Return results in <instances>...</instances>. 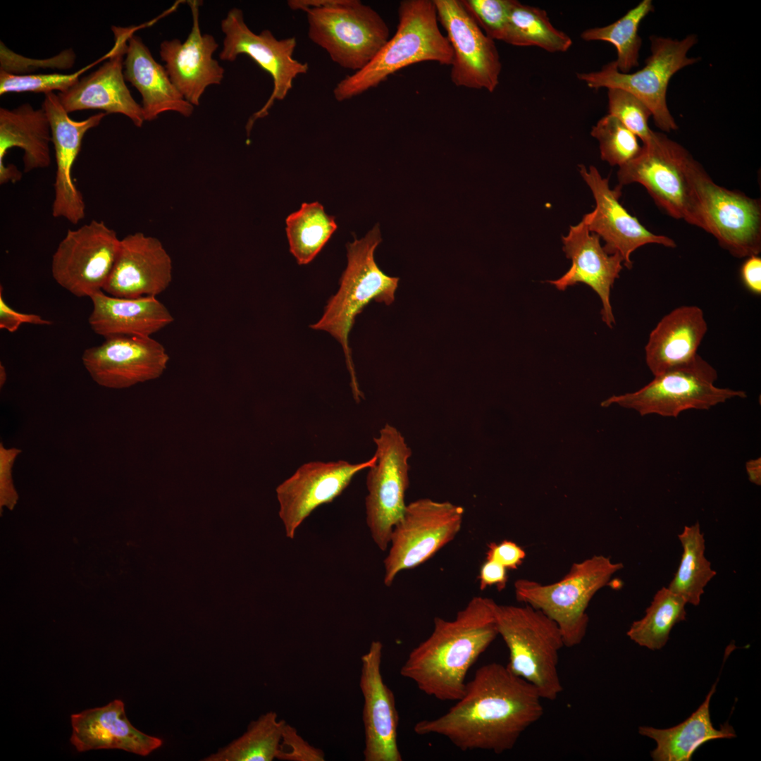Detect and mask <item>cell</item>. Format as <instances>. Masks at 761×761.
<instances>
[{"mask_svg": "<svg viewBox=\"0 0 761 761\" xmlns=\"http://www.w3.org/2000/svg\"><path fill=\"white\" fill-rule=\"evenodd\" d=\"M172 270L171 258L157 238L130 234L120 240L103 291L122 298L156 297L170 285Z\"/></svg>", "mask_w": 761, "mask_h": 761, "instance_id": "cell-23", "label": "cell"}, {"mask_svg": "<svg viewBox=\"0 0 761 761\" xmlns=\"http://www.w3.org/2000/svg\"><path fill=\"white\" fill-rule=\"evenodd\" d=\"M542 700L531 683L506 665L490 662L476 671L463 695L445 714L418 722L414 731L443 736L463 751L501 754L541 718Z\"/></svg>", "mask_w": 761, "mask_h": 761, "instance_id": "cell-1", "label": "cell"}, {"mask_svg": "<svg viewBox=\"0 0 761 761\" xmlns=\"http://www.w3.org/2000/svg\"><path fill=\"white\" fill-rule=\"evenodd\" d=\"M707 331L702 309L677 307L651 330L645 347L646 364L654 376L693 359Z\"/></svg>", "mask_w": 761, "mask_h": 761, "instance_id": "cell-29", "label": "cell"}, {"mask_svg": "<svg viewBox=\"0 0 761 761\" xmlns=\"http://www.w3.org/2000/svg\"><path fill=\"white\" fill-rule=\"evenodd\" d=\"M286 722L268 712L251 722L247 731L203 761H271L276 757Z\"/></svg>", "mask_w": 761, "mask_h": 761, "instance_id": "cell-34", "label": "cell"}, {"mask_svg": "<svg viewBox=\"0 0 761 761\" xmlns=\"http://www.w3.org/2000/svg\"><path fill=\"white\" fill-rule=\"evenodd\" d=\"M137 27L112 26L114 44L107 54L109 60L97 70L83 77L66 91L59 92V101L69 113L76 111L99 109L108 113H122L135 126L145 121L142 108L126 86L123 67L129 37Z\"/></svg>", "mask_w": 761, "mask_h": 761, "instance_id": "cell-19", "label": "cell"}, {"mask_svg": "<svg viewBox=\"0 0 761 761\" xmlns=\"http://www.w3.org/2000/svg\"><path fill=\"white\" fill-rule=\"evenodd\" d=\"M716 369L697 354L691 361L672 367L641 389L620 395H612L602 407L617 404L633 409L641 416L657 414L677 416L688 409L708 410L732 398H745L743 390L719 388L714 385Z\"/></svg>", "mask_w": 761, "mask_h": 761, "instance_id": "cell-8", "label": "cell"}, {"mask_svg": "<svg viewBox=\"0 0 761 761\" xmlns=\"http://www.w3.org/2000/svg\"><path fill=\"white\" fill-rule=\"evenodd\" d=\"M686 601L662 587L655 595L645 616L631 625L626 634L640 646L660 650L669 640L672 628L686 620Z\"/></svg>", "mask_w": 761, "mask_h": 761, "instance_id": "cell-36", "label": "cell"}, {"mask_svg": "<svg viewBox=\"0 0 761 761\" xmlns=\"http://www.w3.org/2000/svg\"><path fill=\"white\" fill-rule=\"evenodd\" d=\"M609 113L617 118L643 143L651 137L653 130L648 125L652 116L648 106L632 94L617 88L608 89Z\"/></svg>", "mask_w": 761, "mask_h": 761, "instance_id": "cell-40", "label": "cell"}, {"mask_svg": "<svg viewBox=\"0 0 761 761\" xmlns=\"http://www.w3.org/2000/svg\"><path fill=\"white\" fill-rule=\"evenodd\" d=\"M7 379V373L5 367L2 364H0V388L4 385Z\"/></svg>", "mask_w": 761, "mask_h": 761, "instance_id": "cell-50", "label": "cell"}, {"mask_svg": "<svg viewBox=\"0 0 761 761\" xmlns=\"http://www.w3.org/2000/svg\"><path fill=\"white\" fill-rule=\"evenodd\" d=\"M51 132L44 110L23 104L13 109H0V184L15 183L22 173L6 165L4 157L13 147L23 150V171L46 168L51 164Z\"/></svg>", "mask_w": 761, "mask_h": 761, "instance_id": "cell-27", "label": "cell"}, {"mask_svg": "<svg viewBox=\"0 0 761 761\" xmlns=\"http://www.w3.org/2000/svg\"><path fill=\"white\" fill-rule=\"evenodd\" d=\"M221 30L225 38L219 54L221 60L234 61L239 55L246 54L273 78L272 93L264 106L251 116L249 127L256 119L268 114L275 101L285 98L292 88L294 80L307 73L309 66L293 57L297 46L295 37L277 39L268 30L255 34L245 23L240 8L229 11L221 21Z\"/></svg>", "mask_w": 761, "mask_h": 761, "instance_id": "cell-15", "label": "cell"}, {"mask_svg": "<svg viewBox=\"0 0 761 761\" xmlns=\"http://www.w3.org/2000/svg\"><path fill=\"white\" fill-rule=\"evenodd\" d=\"M562 240L563 251L567 258L571 260V266L562 276L547 283L561 291L577 283L588 285L601 300L603 322L612 328L615 319L610 293L623 268L622 257L619 253L608 254L600 244V237L590 232L583 220L570 226L568 234L562 236Z\"/></svg>", "mask_w": 761, "mask_h": 761, "instance_id": "cell-25", "label": "cell"}, {"mask_svg": "<svg viewBox=\"0 0 761 761\" xmlns=\"http://www.w3.org/2000/svg\"><path fill=\"white\" fill-rule=\"evenodd\" d=\"M438 20L453 53L450 78L457 87L493 92L502 63L495 40L488 37L462 0H433Z\"/></svg>", "mask_w": 761, "mask_h": 761, "instance_id": "cell-16", "label": "cell"}, {"mask_svg": "<svg viewBox=\"0 0 761 761\" xmlns=\"http://www.w3.org/2000/svg\"><path fill=\"white\" fill-rule=\"evenodd\" d=\"M169 356L151 337H113L86 349L82 362L92 380L110 389H124L159 378Z\"/></svg>", "mask_w": 761, "mask_h": 761, "instance_id": "cell-18", "label": "cell"}, {"mask_svg": "<svg viewBox=\"0 0 761 761\" xmlns=\"http://www.w3.org/2000/svg\"><path fill=\"white\" fill-rule=\"evenodd\" d=\"M395 34L364 68L346 76L333 89L338 101L377 87L404 68L424 61L451 66L453 53L440 30L433 0H403Z\"/></svg>", "mask_w": 761, "mask_h": 761, "instance_id": "cell-3", "label": "cell"}, {"mask_svg": "<svg viewBox=\"0 0 761 761\" xmlns=\"http://www.w3.org/2000/svg\"><path fill=\"white\" fill-rule=\"evenodd\" d=\"M741 279L747 289L753 294H761V259L758 255L747 258L741 269Z\"/></svg>", "mask_w": 761, "mask_h": 761, "instance_id": "cell-47", "label": "cell"}, {"mask_svg": "<svg viewBox=\"0 0 761 761\" xmlns=\"http://www.w3.org/2000/svg\"><path fill=\"white\" fill-rule=\"evenodd\" d=\"M502 41L518 47L535 46L551 53L565 52L572 45L571 37L553 26L545 10L516 0H511Z\"/></svg>", "mask_w": 761, "mask_h": 761, "instance_id": "cell-32", "label": "cell"}, {"mask_svg": "<svg viewBox=\"0 0 761 761\" xmlns=\"http://www.w3.org/2000/svg\"><path fill=\"white\" fill-rule=\"evenodd\" d=\"M649 39L650 55L639 70L621 73L613 61L600 70L577 73L576 76L590 88H617L632 94L650 109L655 125L669 132L678 129V125L667 106L668 85L676 73L700 59L687 56L698 38L695 35L682 39L651 35Z\"/></svg>", "mask_w": 761, "mask_h": 761, "instance_id": "cell-9", "label": "cell"}, {"mask_svg": "<svg viewBox=\"0 0 761 761\" xmlns=\"http://www.w3.org/2000/svg\"><path fill=\"white\" fill-rule=\"evenodd\" d=\"M745 469L749 481L757 485H761V458L750 459L745 463Z\"/></svg>", "mask_w": 761, "mask_h": 761, "instance_id": "cell-49", "label": "cell"}, {"mask_svg": "<svg viewBox=\"0 0 761 761\" xmlns=\"http://www.w3.org/2000/svg\"><path fill=\"white\" fill-rule=\"evenodd\" d=\"M507 570L499 563L486 559L478 576L480 589L483 590L488 586H496L499 591L504 590L508 581Z\"/></svg>", "mask_w": 761, "mask_h": 761, "instance_id": "cell-46", "label": "cell"}, {"mask_svg": "<svg viewBox=\"0 0 761 761\" xmlns=\"http://www.w3.org/2000/svg\"><path fill=\"white\" fill-rule=\"evenodd\" d=\"M373 441L376 462L366 476V521L373 542L385 551L393 527L407 506L404 497L409 485L408 460L412 452L402 433L388 423L380 430Z\"/></svg>", "mask_w": 761, "mask_h": 761, "instance_id": "cell-12", "label": "cell"}, {"mask_svg": "<svg viewBox=\"0 0 761 761\" xmlns=\"http://www.w3.org/2000/svg\"><path fill=\"white\" fill-rule=\"evenodd\" d=\"M462 2L488 37L502 41L511 0H462Z\"/></svg>", "mask_w": 761, "mask_h": 761, "instance_id": "cell-41", "label": "cell"}, {"mask_svg": "<svg viewBox=\"0 0 761 761\" xmlns=\"http://www.w3.org/2000/svg\"><path fill=\"white\" fill-rule=\"evenodd\" d=\"M654 10L651 0H643L615 22L583 31L585 41H603L614 45L617 57L614 61L619 71L629 73L638 66L642 39L638 35L641 21Z\"/></svg>", "mask_w": 761, "mask_h": 761, "instance_id": "cell-37", "label": "cell"}, {"mask_svg": "<svg viewBox=\"0 0 761 761\" xmlns=\"http://www.w3.org/2000/svg\"><path fill=\"white\" fill-rule=\"evenodd\" d=\"M683 547L681 559L668 589L686 603L697 606L708 582L717 572L705 557V538L698 522L686 526L678 536Z\"/></svg>", "mask_w": 761, "mask_h": 761, "instance_id": "cell-33", "label": "cell"}, {"mask_svg": "<svg viewBox=\"0 0 761 761\" xmlns=\"http://www.w3.org/2000/svg\"><path fill=\"white\" fill-rule=\"evenodd\" d=\"M579 172L589 186L596 204L595 209L584 215L582 220L590 232L605 242L603 247L608 254L619 253L624 265L630 269L633 266L631 254L645 245L676 247L673 239L651 233L625 209L619 202L621 185L611 189L609 179L602 178L593 166L587 171L583 165H580Z\"/></svg>", "mask_w": 761, "mask_h": 761, "instance_id": "cell-20", "label": "cell"}, {"mask_svg": "<svg viewBox=\"0 0 761 761\" xmlns=\"http://www.w3.org/2000/svg\"><path fill=\"white\" fill-rule=\"evenodd\" d=\"M383 644L373 641L361 657L359 687L364 698L365 761H402L397 744L399 714L394 693L381 671Z\"/></svg>", "mask_w": 761, "mask_h": 761, "instance_id": "cell-22", "label": "cell"}, {"mask_svg": "<svg viewBox=\"0 0 761 761\" xmlns=\"http://www.w3.org/2000/svg\"><path fill=\"white\" fill-rule=\"evenodd\" d=\"M120 240L104 221L92 220L68 230L51 260V274L78 297H90L103 288L112 270Z\"/></svg>", "mask_w": 761, "mask_h": 761, "instance_id": "cell-14", "label": "cell"}, {"mask_svg": "<svg viewBox=\"0 0 761 761\" xmlns=\"http://www.w3.org/2000/svg\"><path fill=\"white\" fill-rule=\"evenodd\" d=\"M343 1L344 0H289L287 4L291 10L307 12L311 9L335 6Z\"/></svg>", "mask_w": 761, "mask_h": 761, "instance_id": "cell-48", "label": "cell"}, {"mask_svg": "<svg viewBox=\"0 0 761 761\" xmlns=\"http://www.w3.org/2000/svg\"><path fill=\"white\" fill-rule=\"evenodd\" d=\"M124 77L141 94L145 121L166 111L189 117L194 106L185 99L171 82L165 68L153 58L142 39L132 33L124 59Z\"/></svg>", "mask_w": 761, "mask_h": 761, "instance_id": "cell-30", "label": "cell"}, {"mask_svg": "<svg viewBox=\"0 0 761 761\" xmlns=\"http://www.w3.org/2000/svg\"><path fill=\"white\" fill-rule=\"evenodd\" d=\"M623 567L607 557L594 555L574 563L565 576L553 583L516 580V598L552 619L561 631L565 647H574L586 634L589 622L586 610L591 599Z\"/></svg>", "mask_w": 761, "mask_h": 761, "instance_id": "cell-7", "label": "cell"}, {"mask_svg": "<svg viewBox=\"0 0 761 761\" xmlns=\"http://www.w3.org/2000/svg\"><path fill=\"white\" fill-rule=\"evenodd\" d=\"M716 683L704 702L685 721L669 729H659L640 726L638 732L653 739L656 748L650 753L655 761H688L695 750L710 741L731 738L736 736L734 728L726 723L717 729L713 726L710 713V703L715 692Z\"/></svg>", "mask_w": 761, "mask_h": 761, "instance_id": "cell-31", "label": "cell"}, {"mask_svg": "<svg viewBox=\"0 0 761 761\" xmlns=\"http://www.w3.org/2000/svg\"><path fill=\"white\" fill-rule=\"evenodd\" d=\"M192 26L186 40H164L159 54L165 62L170 79L186 101L199 106L206 87L218 85L224 77V68L213 58L218 47L214 37L202 34L199 17L200 1H190Z\"/></svg>", "mask_w": 761, "mask_h": 761, "instance_id": "cell-24", "label": "cell"}, {"mask_svg": "<svg viewBox=\"0 0 761 761\" xmlns=\"http://www.w3.org/2000/svg\"><path fill=\"white\" fill-rule=\"evenodd\" d=\"M462 506L421 498L407 505L393 527L384 559V584L390 587L402 571L419 566L452 541L459 532Z\"/></svg>", "mask_w": 761, "mask_h": 761, "instance_id": "cell-11", "label": "cell"}, {"mask_svg": "<svg viewBox=\"0 0 761 761\" xmlns=\"http://www.w3.org/2000/svg\"><path fill=\"white\" fill-rule=\"evenodd\" d=\"M70 743L78 752L120 749L147 756L163 745L160 738L136 729L125 714V704L114 700L106 705L70 716Z\"/></svg>", "mask_w": 761, "mask_h": 761, "instance_id": "cell-26", "label": "cell"}, {"mask_svg": "<svg viewBox=\"0 0 761 761\" xmlns=\"http://www.w3.org/2000/svg\"><path fill=\"white\" fill-rule=\"evenodd\" d=\"M491 598L476 596L452 620L436 617L430 636L409 653L400 674L418 688L443 701L464 694L466 674L498 636Z\"/></svg>", "mask_w": 761, "mask_h": 761, "instance_id": "cell-2", "label": "cell"}, {"mask_svg": "<svg viewBox=\"0 0 761 761\" xmlns=\"http://www.w3.org/2000/svg\"><path fill=\"white\" fill-rule=\"evenodd\" d=\"M276 758L285 761H323V751L311 745L297 730L285 724Z\"/></svg>", "mask_w": 761, "mask_h": 761, "instance_id": "cell-42", "label": "cell"}, {"mask_svg": "<svg viewBox=\"0 0 761 761\" xmlns=\"http://www.w3.org/2000/svg\"><path fill=\"white\" fill-rule=\"evenodd\" d=\"M3 287H0V328L9 333H15L23 323L49 326L53 323L39 315L17 311L4 300Z\"/></svg>", "mask_w": 761, "mask_h": 761, "instance_id": "cell-45", "label": "cell"}, {"mask_svg": "<svg viewBox=\"0 0 761 761\" xmlns=\"http://www.w3.org/2000/svg\"><path fill=\"white\" fill-rule=\"evenodd\" d=\"M309 38L340 66L357 72L390 39V30L373 8L359 0L307 12Z\"/></svg>", "mask_w": 761, "mask_h": 761, "instance_id": "cell-10", "label": "cell"}, {"mask_svg": "<svg viewBox=\"0 0 761 761\" xmlns=\"http://www.w3.org/2000/svg\"><path fill=\"white\" fill-rule=\"evenodd\" d=\"M92 65L72 74L49 73L16 75L0 70V94L11 92H43L66 91L78 80L80 75Z\"/></svg>", "mask_w": 761, "mask_h": 761, "instance_id": "cell-39", "label": "cell"}, {"mask_svg": "<svg viewBox=\"0 0 761 761\" xmlns=\"http://www.w3.org/2000/svg\"><path fill=\"white\" fill-rule=\"evenodd\" d=\"M698 227L712 235L736 258L761 252V205L758 199L716 184L703 167L695 178Z\"/></svg>", "mask_w": 761, "mask_h": 761, "instance_id": "cell-13", "label": "cell"}, {"mask_svg": "<svg viewBox=\"0 0 761 761\" xmlns=\"http://www.w3.org/2000/svg\"><path fill=\"white\" fill-rule=\"evenodd\" d=\"M382 239L378 225L364 237L348 243L347 265L340 280L338 292L327 302L322 317L310 326L324 330L335 338L342 347L350 376L354 400L364 398L356 376L349 334L356 316L371 301L390 305L395 301L399 278L384 273L374 259V252Z\"/></svg>", "mask_w": 761, "mask_h": 761, "instance_id": "cell-4", "label": "cell"}, {"mask_svg": "<svg viewBox=\"0 0 761 761\" xmlns=\"http://www.w3.org/2000/svg\"><path fill=\"white\" fill-rule=\"evenodd\" d=\"M373 455L367 461L310 462L303 464L276 489L279 514L286 536L293 539L302 523L318 507L333 502L359 471L373 466Z\"/></svg>", "mask_w": 761, "mask_h": 761, "instance_id": "cell-17", "label": "cell"}, {"mask_svg": "<svg viewBox=\"0 0 761 761\" xmlns=\"http://www.w3.org/2000/svg\"><path fill=\"white\" fill-rule=\"evenodd\" d=\"M89 298L92 309L88 323L94 333L105 339L151 337L174 321L156 297L122 298L99 291Z\"/></svg>", "mask_w": 761, "mask_h": 761, "instance_id": "cell-28", "label": "cell"}, {"mask_svg": "<svg viewBox=\"0 0 761 761\" xmlns=\"http://www.w3.org/2000/svg\"><path fill=\"white\" fill-rule=\"evenodd\" d=\"M702 166L681 144L662 132H652L640 153L619 166V185H643L668 215L698 226L695 178Z\"/></svg>", "mask_w": 761, "mask_h": 761, "instance_id": "cell-6", "label": "cell"}, {"mask_svg": "<svg viewBox=\"0 0 761 761\" xmlns=\"http://www.w3.org/2000/svg\"><path fill=\"white\" fill-rule=\"evenodd\" d=\"M590 134L599 142L601 159L611 166L619 167L626 163L642 148L638 137L610 114L601 118L592 128Z\"/></svg>", "mask_w": 761, "mask_h": 761, "instance_id": "cell-38", "label": "cell"}, {"mask_svg": "<svg viewBox=\"0 0 761 761\" xmlns=\"http://www.w3.org/2000/svg\"><path fill=\"white\" fill-rule=\"evenodd\" d=\"M21 450L16 447L6 448L0 444V484L1 505L11 506L16 501V494L12 483V469Z\"/></svg>", "mask_w": 761, "mask_h": 761, "instance_id": "cell-43", "label": "cell"}, {"mask_svg": "<svg viewBox=\"0 0 761 761\" xmlns=\"http://www.w3.org/2000/svg\"><path fill=\"white\" fill-rule=\"evenodd\" d=\"M495 619L498 636L509 650L507 667L534 686L543 699L555 700L563 690L558 663L565 647L557 624L526 604H497Z\"/></svg>", "mask_w": 761, "mask_h": 761, "instance_id": "cell-5", "label": "cell"}, {"mask_svg": "<svg viewBox=\"0 0 761 761\" xmlns=\"http://www.w3.org/2000/svg\"><path fill=\"white\" fill-rule=\"evenodd\" d=\"M526 557V552L516 543L505 540L488 545L486 559L495 561L507 569H516Z\"/></svg>", "mask_w": 761, "mask_h": 761, "instance_id": "cell-44", "label": "cell"}, {"mask_svg": "<svg viewBox=\"0 0 761 761\" xmlns=\"http://www.w3.org/2000/svg\"><path fill=\"white\" fill-rule=\"evenodd\" d=\"M290 251L299 265L311 262L337 229L334 217L318 202L303 203L286 218Z\"/></svg>", "mask_w": 761, "mask_h": 761, "instance_id": "cell-35", "label": "cell"}, {"mask_svg": "<svg viewBox=\"0 0 761 761\" xmlns=\"http://www.w3.org/2000/svg\"><path fill=\"white\" fill-rule=\"evenodd\" d=\"M42 108L50 123L56 164L52 216L75 225L85 217V203L74 182L73 167L85 133L97 127L106 113H99L83 120H74L61 105L58 94L53 92L45 94Z\"/></svg>", "mask_w": 761, "mask_h": 761, "instance_id": "cell-21", "label": "cell"}]
</instances>
